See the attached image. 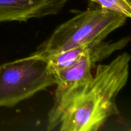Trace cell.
Listing matches in <instances>:
<instances>
[{"label":"cell","instance_id":"1","mask_svg":"<svg viewBox=\"0 0 131 131\" xmlns=\"http://www.w3.org/2000/svg\"><path fill=\"white\" fill-rule=\"evenodd\" d=\"M130 55L124 52L100 64L92 79L54 99L48 113L47 130L97 131L118 115L116 99L129 78Z\"/></svg>","mask_w":131,"mask_h":131},{"label":"cell","instance_id":"2","mask_svg":"<svg viewBox=\"0 0 131 131\" xmlns=\"http://www.w3.org/2000/svg\"><path fill=\"white\" fill-rule=\"evenodd\" d=\"M125 15L101 7L88 8L59 25L35 52L46 58L83 45L104 40L124 25Z\"/></svg>","mask_w":131,"mask_h":131},{"label":"cell","instance_id":"3","mask_svg":"<svg viewBox=\"0 0 131 131\" xmlns=\"http://www.w3.org/2000/svg\"><path fill=\"white\" fill-rule=\"evenodd\" d=\"M56 84L46 58L35 52L0 65V107H10Z\"/></svg>","mask_w":131,"mask_h":131},{"label":"cell","instance_id":"4","mask_svg":"<svg viewBox=\"0 0 131 131\" xmlns=\"http://www.w3.org/2000/svg\"><path fill=\"white\" fill-rule=\"evenodd\" d=\"M129 40V37H125L114 42L103 40L95 43L74 63L54 73L57 86L54 99L69 90L90 80L93 77L92 70L96 67V64L124 48Z\"/></svg>","mask_w":131,"mask_h":131},{"label":"cell","instance_id":"5","mask_svg":"<svg viewBox=\"0 0 131 131\" xmlns=\"http://www.w3.org/2000/svg\"><path fill=\"white\" fill-rule=\"evenodd\" d=\"M68 0H0V23L27 21L58 14Z\"/></svg>","mask_w":131,"mask_h":131},{"label":"cell","instance_id":"6","mask_svg":"<svg viewBox=\"0 0 131 131\" xmlns=\"http://www.w3.org/2000/svg\"><path fill=\"white\" fill-rule=\"evenodd\" d=\"M107 10L131 17V0H90Z\"/></svg>","mask_w":131,"mask_h":131}]
</instances>
